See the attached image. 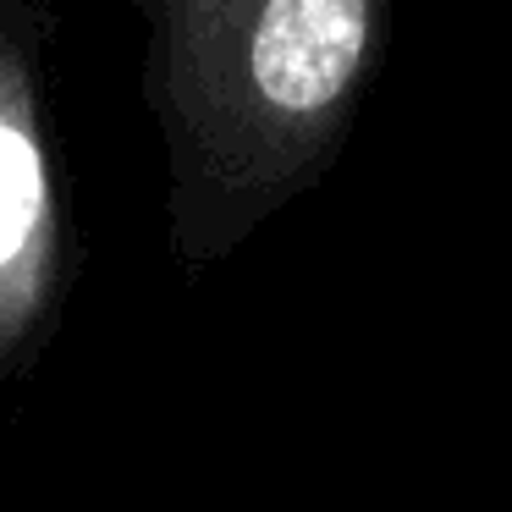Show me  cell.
<instances>
[{
  "label": "cell",
  "mask_w": 512,
  "mask_h": 512,
  "mask_svg": "<svg viewBox=\"0 0 512 512\" xmlns=\"http://www.w3.org/2000/svg\"><path fill=\"white\" fill-rule=\"evenodd\" d=\"M149 12L171 243L188 265H215L336 171L397 0H149Z\"/></svg>",
  "instance_id": "obj_1"
}]
</instances>
